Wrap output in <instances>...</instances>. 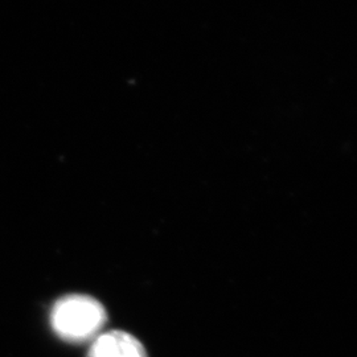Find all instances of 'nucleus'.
<instances>
[{
    "instance_id": "2",
    "label": "nucleus",
    "mask_w": 357,
    "mask_h": 357,
    "mask_svg": "<svg viewBox=\"0 0 357 357\" xmlns=\"http://www.w3.org/2000/svg\"><path fill=\"white\" fill-rule=\"evenodd\" d=\"M88 357H147V354L135 336L125 331H110L94 339Z\"/></svg>"
},
{
    "instance_id": "1",
    "label": "nucleus",
    "mask_w": 357,
    "mask_h": 357,
    "mask_svg": "<svg viewBox=\"0 0 357 357\" xmlns=\"http://www.w3.org/2000/svg\"><path fill=\"white\" fill-rule=\"evenodd\" d=\"M105 307L89 295H66L52 307L53 331L65 342L84 343L96 339L106 323Z\"/></svg>"
}]
</instances>
